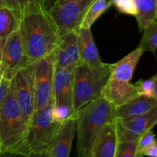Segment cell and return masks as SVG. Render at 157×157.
Listing matches in <instances>:
<instances>
[{
	"instance_id": "cell-16",
	"label": "cell",
	"mask_w": 157,
	"mask_h": 157,
	"mask_svg": "<svg viewBox=\"0 0 157 157\" xmlns=\"http://www.w3.org/2000/svg\"><path fill=\"white\" fill-rule=\"evenodd\" d=\"M156 106L157 101L153 97L139 95L114 109V121H121L131 119L150 111Z\"/></svg>"
},
{
	"instance_id": "cell-3",
	"label": "cell",
	"mask_w": 157,
	"mask_h": 157,
	"mask_svg": "<svg viewBox=\"0 0 157 157\" xmlns=\"http://www.w3.org/2000/svg\"><path fill=\"white\" fill-rule=\"evenodd\" d=\"M27 129L10 86L0 110V156L6 154L29 156Z\"/></svg>"
},
{
	"instance_id": "cell-24",
	"label": "cell",
	"mask_w": 157,
	"mask_h": 157,
	"mask_svg": "<svg viewBox=\"0 0 157 157\" xmlns=\"http://www.w3.org/2000/svg\"><path fill=\"white\" fill-rule=\"evenodd\" d=\"M137 144L136 140L119 141L115 157H137Z\"/></svg>"
},
{
	"instance_id": "cell-4",
	"label": "cell",
	"mask_w": 157,
	"mask_h": 157,
	"mask_svg": "<svg viewBox=\"0 0 157 157\" xmlns=\"http://www.w3.org/2000/svg\"><path fill=\"white\" fill-rule=\"evenodd\" d=\"M112 64L104 63L98 67H90L80 62L75 66L73 75V110H78L101 96L108 82Z\"/></svg>"
},
{
	"instance_id": "cell-29",
	"label": "cell",
	"mask_w": 157,
	"mask_h": 157,
	"mask_svg": "<svg viewBox=\"0 0 157 157\" xmlns=\"http://www.w3.org/2000/svg\"><path fill=\"white\" fill-rule=\"evenodd\" d=\"M142 156L157 157V141L143 152Z\"/></svg>"
},
{
	"instance_id": "cell-7",
	"label": "cell",
	"mask_w": 157,
	"mask_h": 157,
	"mask_svg": "<svg viewBox=\"0 0 157 157\" xmlns=\"http://www.w3.org/2000/svg\"><path fill=\"white\" fill-rule=\"evenodd\" d=\"M35 87V110L48 105L52 101L55 74L53 53L32 63Z\"/></svg>"
},
{
	"instance_id": "cell-5",
	"label": "cell",
	"mask_w": 157,
	"mask_h": 157,
	"mask_svg": "<svg viewBox=\"0 0 157 157\" xmlns=\"http://www.w3.org/2000/svg\"><path fill=\"white\" fill-rule=\"evenodd\" d=\"M61 124L54 117L52 101L46 107L35 110L28 124L26 147L29 156H46Z\"/></svg>"
},
{
	"instance_id": "cell-30",
	"label": "cell",
	"mask_w": 157,
	"mask_h": 157,
	"mask_svg": "<svg viewBox=\"0 0 157 157\" xmlns=\"http://www.w3.org/2000/svg\"><path fill=\"white\" fill-rule=\"evenodd\" d=\"M154 80V88H153V97L157 101V73L153 77Z\"/></svg>"
},
{
	"instance_id": "cell-9",
	"label": "cell",
	"mask_w": 157,
	"mask_h": 157,
	"mask_svg": "<svg viewBox=\"0 0 157 157\" xmlns=\"http://www.w3.org/2000/svg\"><path fill=\"white\" fill-rule=\"evenodd\" d=\"M1 75L11 80L21 69L31 64L25 52L19 29L5 41L1 58Z\"/></svg>"
},
{
	"instance_id": "cell-13",
	"label": "cell",
	"mask_w": 157,
	"mask_h": 157,
	"mask_svg": "<svg viewBox=\"0 0 157 157\" xmlns=\"http://www.w3.org/2000/svg\"><path fill=\"white\" fill-rule=\"evenodd\" d=\"M76 132V118H70L62 123L52 140L46 156L68 157L70 156L72 142Z\"/></svg>"
},
{
	"instance_id": "cell-8",
	"label": "cell",
	"mask_w": 157,
	"mask_h": 157,
	"mask_svg": "<svg viewBox=\"0 0 157 157\" xmlns=\"http://www.w3.org/2000/svg\"><path fill=\"white\" fill-rule=\"evenodd\" d=\"M10 86L14 98L22 113L25 121L29 124L35 111V87H34L32 63L18 71L10 80Z\"/></svg>"
},
{
	"instance_id": "cell-1",
	"label": "cell",
	"mask_w": 157,
	"mask_h": 157,
	"mask_svg": "<svg viewBox=\"0 0 157 157\" xmlns=\"http://www.w3.org/2000/svg\"><path fill=\"white\" fill-rule=\"evenodd\" d=\"M19 31L31 63L52 55L58 48L61 37L48 10H32L21 16Z\"/></svg>"
},
{
	"instance_id": "cell-27",
	"label": "cell",
	"mask_w": 157,
	"mask_h": 157,
	"mask_svg": "<svg viewBox=\"0 0 157 157\" xmlns=\"http://www.w3.org/2000/svg\"><path fill=\"white\" fill-rule=\"evenodd\" d=\"M135 84L137 87L140 94L147 97H153L154 88L153 78H151L150 79H140Z\"/></svg>"
},
{
	"instance_id": "cell-18",
	"label": "cell",
	"mask_w": 157,
	"mask_h": 157,
	"mask_svg": "<svg viewBox=\"0 0 157 157\" xmlns=\"http://www.w3.org/2000/svg\"><path fill=\"white\" fill-rule=\"evenodd\" d=\"M143 54L144 52L142 49L137 48L119 61L112 64L110 79L123 82H130Z\"/></svg>"
},
{
	"instance_id": "cell-20",
	"label": "cell",
	"mask_w": 157,
	"mask_h": 157,
	"mask_svg": "<svg viewBox=\"0 0 157 157\" xmlns=\"http://www.w3.org/2000/svg\"><path fill=\"white\" fill-rule=\"evenodd\" d=\"M21 16L12 8L0 5V38L6 40L19 29Z\"/></svg>"
},
{
	"instance_id": "cell-14",
	"label": "cell",
	"mask_w": 157,
	"mask_h": 157,
	"mask_svg": "<svg viewBox=\"0 0 157 157\" xmlns=\"http://www.w3.org/2000/svg\"><path fill=\"white\" fill-rule=\"evenodd\" d=\"M118 142L116 121L106 123L95 137L90 157H115Z\"/></svg>"
},
{
	"instance_id": "cell-15",
	"label": "cell",
	"mask_w": 157,
	"mask_h": 157,
	"mask_svg": "<svg viewBox=\"0 0 157 157\" xmlns=\"http://www.w3.org/2000/svg\"><path fill=\"white\" fill-rule=\"evenodd\" d=\"M101 95L116 108L140 94L136 84L110 78Z\"/></svg>"
},
{
	"instance_id": "cell-11",
	"label": "cell",
	"mask_w": 157,
	"mask_h": 157,
	"mask_svg": "<svg viewBox=\"0 0 157 157\" xmlns=\"http://www.w3.org/2000/svg\"><path fill=\"white\" fill-rule=\"evenodd\" d=\"M75 67H68L55 70L52 90V103L55 107H67L73 109Z\"/></svg>"
},
{
	"instance_id": "cell-17",
	"label": "cell",
	"mask_w": 157,
	"mask_h": 157,
	"mask_svg": "<svg viewBox=\"0 0 157 157\" xmlns=\"http://www.w3.org/2000/svg\"><path fill=\"white\" fill-rule=\"evenodd\" d=\"M81 61L90 67H98L104 64L95 44L90 29L79 28L78 30Z\"/></svg>"
},
{
	"instance_id": "cell-31",
	"label": "cell",
	"mask_w": 157,
	"mask_h": 157,
	"mask_svg": "<svg viewBox=\"0 0 157 157\" xmlns=\"http://www.w3.org/2000/svg\"><path fill=\"white\" fill-rule=\"evenodd\" d=\"M5 41H6V40H3L0 38V61H1L2 55V50H3V47H4Z\"/></svg>"
},
{
	"instance_id": "cell-12",
	"label": "cell",
	"mask_w": 157,
	"mask_h": 157,
	"mask_svg": "<svg viewBox=\"0 0 157 157\" xmlns=\"http://www.w3.org/2000/svg\"><path fill=\"white\" fill-rule=\"evenodd\" d=\"M55 70L75 67L81 62L78 31H71L61 37L58 48L53 52Z\"/></svg>"
},
{
	"instance_id": "cell-28",
	"label": "cell",
	"mask_w": 157,
	"mask_h": 157,
	"mask_svg": "<svg viewBox=\"0 0 157 157\" xmlns=\"http://www.w3.org/2000/svg\"><path fill=\"white\" fill-rule=\"evenodd\" d=\"M10 87V80L0 75V110Z\"/></svg>"
},
{
	"instance_id": "cell-2",
	"label": "cell",
	"mask_w": 157,
	"mask_h": 157,
	"mask_svg": "<svg viewBox=\"0 0 157 157\" xmlns=\"http://www.w3.org/2000/svg\"><path fill=\"white\" fill-rule=\"evenodd\" d=\"M115 107L101 95L77 112V153L79 157H90L97 134L106 123L114 121Z\"/></svg>"
},
{
	"instance_id": "cell-10",
	"label": "cell",
	"mask_w": 157,
	"mask_h": 157,
	"mask_svg": "<svg viewBox=\"0 0 157 157\" xmlns=\"http://www.w3.org/2000/svg\"><path fill=\"white\" fill-rule=\"evenodd\" d=\"M118 140H138L157 125V106L150 111L126 121H117Z\"/></svg>"
},
{
	"instance_id": "cell-33",
	"label": "cell",
	"mask_w": 157,
	"mask_h": 157,
	"mask_svg": "<svg viewBox=\"0 0 157 157\" xmlns=\"http://www.w3.org/2000/svg\"><path fill=\"white\" fill-rule=\"evenodd\" d=\"M156 21H157V9H156Z\"/></svg>"
},
{
	"instance_id": "cell-25",
	"label": "cell",
	"mask_w": 157,
	"mask_h": 157,
	"mask_svg": "<svg viewBox=\"0 0 157 157\" xmlns=\"http://www.w3.org/2000/svg\"><path fill=\"white\" fill-rule=\"evenodd\" d=\"M156 141V136L153 130H150L144 133L138 140L137 144V157L142 156L143 152L148 148L150 146L154 144Z\"/></svg>"
},
{
	"instance_id": "cell-6",
	"label": "cell",
	"mask_w": 157,
	"mask_h": 157,
	"mask_svg": "<svg viewBox=\"0 0 157 157\" xmlns=\"http://www.w3.org/2000/svg\"><path fill=\"white\" fill-rule=\"evenodd\" d=\"M94 0H55L48 12L58 26L61 37L78 31L86 12Z\"/></svg>"
},
{
	"instance_id": "cell-21",
	"label": "cell",
	"mask_w": 157,
	"mask_h": 157,
	"mask_svg": "<svg viewBox=\"0 0 157 157\" xmlns=\"http://www.w3.org/2000/svg\"><path fill=\"white\" fill-rule=\"evenodd\" d=\"M55 0H0V5L16 11L20 16L32 10L45 9L48 10Z\"/></svg>"
},
{
	"instance_id": "cell-23",
	"label": "cell",
	"mask_w": 157,
	"mask_h": 157,
	"mask_svg": "<svg viewBox=\"0 0 157 157\" xmlns=\"http://www.w3.org/2000/svg\"><path fill=\"white\" fill-rule=\"evenodd\" d=\"M138 48L143 52L155 54L157 50V21L152 23L143 30V35Z\"/></svg>"
},
{
	"instance_id": "cell-26",
	"label": "cell",
	"mask_w": 157,
	"mask_h": 157,
	"mask_svg": "<svg viewBox=\"0 0 157 157\" xmlns=\"http://www.w3.org/2000/svg\"><path fill=\"white\" fill-rule=\"evenodd\" d=\"M112 4L115 6L119 12L135 16L136 9L134 0H110Z\"/></svg>"
},
{
	"instance_id": "cell-19",
	"label": "cell",
	"mask_w": 157,
	"mask_h": 157,
	"mask_svg": "<svg viewBox=\"0 0 157 157\" xmlns=\"http://www.w3.org/2000/svg\"><path fill=\"white\" fill-rule=\"evenodd\" d=\"M136 9L135 15L140 32L156 21L157 0H134Z\"/></svg>"
},
{
	"instance_id": "cell-22",
	"label": "cell",
	"mask_w": 157,
	"mask_h": 157,
	"mask_svg": "<svg viewBox=\"0 0 157 157\" xmlns=\"http://www.w3.org/2000/svg\"><path fill=\"white\" fill-rule=\"evenodd\" d=\"M111 6L110 0H94L86 12L80 28L90 29L95 21Z\"/></svg>"
},
{
	"instance_id": "cell-32",
	"label": "cell",
	"mask_w": 157,
	"mask_h": 157,
	"mask_svg": "<svg viewBox=\"0 0 157 157\" xmlns=\"http://www.w3.org/2000/svg\"><path fill=\"white\" fill-rule=\"evenodd\" d=\"M0 75H1V62H0Z\"/></svg>"
}]
</instances>
